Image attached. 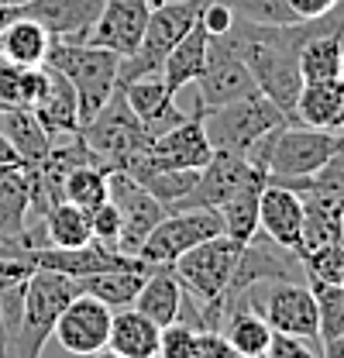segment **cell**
Listing matches in <instances>:
<instances>
[{
  "label": "cell",
  "instance_id": "cell-1",
  "mask_svg": "<svg viewBox=\"0 0 344 358\" xmlns=\"http://www.w3.org/2000/svg\"><path fill=\"white\" fill-rule=\"evenodd\" d=\"M76 293H80V279H69L52 268H31V275L24 279V307H21L17 331L10 334L7 358H42L59 313L66 310V303Z\"/></svg>",
  "mask_w": 344,
  "mask_h": 358
},
{
  "label": "cell",
  "instance_id": "cell-2",
  "mask_svg": "<svg viewBox=\"0 0 344 358\" xmlns=\"http://www.w3.org/2000/svg\"><path fill=\"white\" fill-rule=\"evenodd\" d=\"M45 62L55 66L73 83L76 96H80V117H83V124L89 117H96L100 107L121 87V55H114V52H107L100 45L59 42V38H52Z\"/></svg>",
  "mask_w": 344,
  "mask_h": 358
},
{
  "label": "cell",
  "instance_id": "cell-3",
  "mask_svg": "<svg viewBox=\"0 0 344 358\" xmlns=\"http://www.w3.org/2000/svg\"><path fill=\"white\" fill-rule=\"evenodd\" d=\"M80 138L107 173H131V166L141 162L148 155V145H152V138L145 134L141 121L128 107L121 87L100 107V114L89 117L80 128Z\"/></svg>",
  "mask_w": 344,
  "mask_h": 358
},
{
  "label": "cell",
  "instance_id": "cell-4",
  "mask_svg": "<svg viewBox=\"0 0 344 358\" xmlns=\"http://www.w3.org/2000/svg\"><path fill=\"white\" fill-rule=\"evenodd\" d=\"M200 117H203V131L210 138L214 152H234V155H248L265 134H272L289 121L265 93H252L224 107L200 110Z\"/></svg>",
  "mask_w": 344,
  "mask_h": 358
},
{
  "label": "cell",
  "instance_id": "cell-5",
  "mask_svg": "<svg viewBox=\"0 0 344 358\" xmlns=\"http://www.w3.org/2000/svg\"><path fill=\"white\" fill-rule=\"evenodd\" d=\"M203 3L207 0H162V3H155L148 10V24H145V35H141L138 52L128 55V59H121V87L131 83V80L162 73L166 55L196 24Z\"/></svg>",
  "mask_w": 344,
  "mask_h": 358
},
{
  "label": "cell",
  "instance_id": "cell-6",
  "mask_svg": "<svg viewBox=\"0 0 344 358\" xmlns=\"http://www.w3.org/2000/svg\"><path fill=\"white\" fill-rule=\"evenodd\" d=\"M241 241L227 238V234H217V238H207L193 248H186L175 262H172V272L182 286L186 296H193L196 303H217L238 268V259H241Z\"/></svg>",
  "mask_w": 344,
  "mask_h": 358
},
{
  "label": "cell",
  "instance_id": "cell-7",
  "mask_svg": "<svg viewBox=\"0 0 344 358\" xmlns=\"http://www.w3.org/2000/svg\"><path fill=\"white\" fill-rule=\"evenodd\" d=\"M224 234V224H220V214L214 207H186V210H169L162 221L155 224V231L145 238V245L138 248V262L148 268H172V262L207 241V238H217Z\"/></svg>",
  "mask_w": 344,
  "mask_h": 358
},
{
  "label": "cell",
  "instance_id": "cell-8",
  "mask_svg": "<svg viewBox=\"0 0 344 358\" xmlns=\"http://www.w3.org/2000/svg\"><path fill=\"white\" fill-rule=\"evenodd\" d=\"M110 203L121 214V238H117V252H124L131 259H138V248L145 245V238L155 231V224L162 221L169 210L162 207L159 196H152L138 179L128 173H110Z\"/></svg>",
  "mask_w": 344,
  "mask_h": 358
},
{
  "label": "cell",
  "instance_id": "cell-9",
  "mask_svg": "<svg viewBox=\"0 0 344 358\" xmlns=\"http://www.w3.org/2000/svg\"><path fill=\"white\" fill-rule=\"evenodd\" d=\"M110 320H114V310L103 300H96L89 293H76L66 303V310L59 313L52 338L59 341L62 352H69L76 358H89L93 352L107 348Z\"/></svg>",
  "mask_w": 344,
  "mask_h": 358
},
{
  "label": "cell",
  "instance_id": "cell-10",
  "mask_svg": "<svg viewBox=\"0 0 344 358\" xmlns=\"http://www.w3.org/2000/svg\"><path fill=\"white\" fill-rule=\"evenodd\" d=\"M196 93H200V110L210 107H224L231 100L252 96L258 93V83L252 69L245 66V59L224 42V38H210V52H207V66L196 76Z\"/></svg>",
  "mask_w": 344,
  "mask_h": 358
},
{
  "label": "cell",
  "instance_id": "cell-11",
  "mask_svg": "<svg viewBox=\"0 0 344 358\" xmlns=\"http://www.w3.org/2000/svg\"><path fill=\"white\" fill-rule=\"evenodd\" d=\"M261 173L258 166H252L245 155L234 152H214V159L200 169V176L193 182V189L172 207V210H186V207H220L234 189H241L248 179Z\"/></svg>",
  "mask_w": 344,
  "mask_h": 358
},
{
  "label": "cell",
  "instance_id": "cell-12",
  "mask_svg": "<svg viewBox=\"0 0 344 358\" xmlns=\"http://www.w3.org/2000/svg\"><path fill=\"white\" fill-rule=\"evenodd\" d=\"M148 10H152L148 0H107L86 42L128 59L141 45L145 24H148Z\"/></svg>",
  "mask_w": 344,
  "mask_h": 358
},
{
  "label": "cell",
  "instance_id": "cell-13",
  "mask_svg": "<svg viewBox=\"0 0 344 358\" xmlns=\"http://www.w3.org/2000/svg\"><path fill=\"white\" fill-rule=\"evenodd\" d=\"M121 93H124L128 107L134 110V117L141 121V128H145L148 138H159V134H166L169 128L182 124V121L189 117V114L175 103V93H172L169 83L162 80V73L131 80V83L121 87Z\"/></svg>",
  "mask_w": 344,
  "mask_h": 358
},
{
  "label": "cell",
  "instance_id": "cell-14",
  "mask_svg": "<svg viewBox=\"0 0 344 358\" xmlns=\"http://www.w3.org/2000/svg\"><path fill=\"white\" fill-rule=\"evenodd\" d=\"M258 234H265L268 241L296 252L303 238V196L296 189L265 179L261 200H258Z\"/></svg>",
  "mask_w": 344,
  "mask_h": 358
},
{
  "label": "cell",
  "instance_id": "cell-15",
  "mask_svg": "<svg viewBox=\"0 0 344 358\" xmlns=\"http://www.w3.org/2000/svg\"><path fill=\"white\" fill-rule=\"evenodd\" d=\"M148 155L162 169H203L214 159V145L203 131V117L189 114L182 124L169 128L166 134L152 138Z\"/></svg>",
  "mask_w": 344,
  "mask_h": 358
},
{
  "label": "cell",
  "instance_id": "cell-16",
  "mask_svg": "<svg viewBox=\"0 0 344 358\" xmlns=\"http://www.w3.org/2000/svg\"><path fill=\"white\" fill-rule=\"evenodd\" d=\"M107 0H31L21 7L24 17L38 21L59 42H86Z\"/></svg>",
  "mask_w": 344,
  "mask_h": 358
},
{
  "label": "cell",
  "instance_id": "cell-17",
  "mask_svg": "<svg viewBox=\"0 0 344 358\" xmlns=\"http://www.w3.org/2000/svg\"><path fill=\"white\" fill-rule=\"evenodd\" d=\"M31 110H35V117L42 121V128L52 134V138L80 134V128H83L76 90H73V83H69L55 66H48V62H42V90H38Z\"/></svg>",
  "mask_w": 344,
  "mask_h": 358
},
{
  "label": "cell",
  "instance_id": "cell-18",
  "mask_svg": "<svg viewBox=\"0 0 344 358\" xmlns=\"http://www.w3.org/2000/svg\"><path fill=\"white\" fill-rule=\"evenodd\" d=\"M28 262L35 268L62 272V275H69V279H83V275H93V272L131 266V262H138V259H131V255L117 252V248H107V245H100V241H89V245H80V248H52V245L28 248Z\"/></svg>",
  "mask_w": 344,
  "mask_h": 358
},
{
  "label": "cell",
  "instance_id": "cell-19",
  "mask_svg": "<svg viewBox=\"0 0 344 358\" xmlns=\"http://www.w3.org/2000/svg\"><path fill=\"white\" fill-rule=\"evenodd\" d=\"M303 196V238L296 255L324 245H344V193L300 189Z\"/></svg>",
  "mask_w": 344,
  "mask_h": 358
},
{
  "label": "cell",
  "instance_id": "cell-20",
  "mask_svg": "<svg viewBox=\"0 0 344 358\" xmlns=\"http://www.w3.org/2000/svg\"><path fill=\"white\" fill-rule=\"evenodd\" d=\"M31 200H28V179L17 162H0V241L35 248L31 234Z\"/></svg>",
  "mask_w": 344,
  "mask_h": 358
},
{
  "label": "cell",
  "instance_id": "cell-21",
  "mask_svg": "<svg viewBox=\"0 0 344 358\" xmlns=\"http://www.w3.org/2000/svg\"><path fill=\"white\" fill-rule=\"evenodd\" d=\"M293 121L306 128H324V131H344V80H317L303 83Z\"/></svg>",
  "mask_w": 344,
  "mask_h": 358
},
{
  "label": "cell",
  "instance_id": "cell-22",
  "mask_svg": "<svg viewBox=\"0 0 344 358\" xmlns=\"http://www.w3.org/2000/svg\"><path fill=\"white\" fill-rule=\"evenodd\" d=\"M0 134L14 148L21 166H38L45 155L52 152V141H55L42 128V121L35 117L31 107H7V110H0Z\"/></svg>",
  "mask_w": 344,
  "mask_h": 358
},
{
  "label": "cell",
  "instance_id": "cell-23",
  "mask_svg": "<svg viewBox=\"0 0 344 358\" xmlns=\"http://www.w3.org/2000/svg\"><path fill=\"white\" fill-rule=\"evenodd\" d=\"M207 52H210V31L196 17V24L175 42V48L162 62V80L169 83L172 93H182L189 83H196V76L207 66Z\"/></svg>",
  "mask_w": 344,
  "mask_h": 358
},
{
  "label": "cell",
  "instance_id": "cell-24",
  "mask_svg": "<svg viewBox=\"0 0 344 358\" xmlns=\"http://www.w3.org/2000/svg\"><path fill=\"white\" fill-rule=\"evenodd\" d=\"M131 307L138 313H145L148 320H155L159 327L179 320L182 317V286H179L175 272L172 268H152Z\"/></svg>",
  "mask_w": 344,
  "mask_h": 358
},
{
  "label": "cell",
  "instance_id": "cell-25",
  "mask_svg": "<svg viewBox=\"0 0 344 358\" xmlns=\"http://www.w3.org/2000/svg\"><path fill=\"white\" fill-rule=\"evenodd\" d=\"M159 324L148 320L145 313L134 307H121L110 320V334H107V348L121 352L124 358H155L159 352Z\"/></svg>",
  "mask_w": 344,
  "mask_h": 358
},
{
  "label": "cell",
  "instance_id": "cell-26",
  "mask_svg": "<svg viewBox=\"0 0 344 358\" xmlns=\"http://www.w3.org/2000/svg\"><path fill=\"white\" fill-rule=\"evenodd\" d=\"M265 179H268L265 173H255L241 189H234V193L217 207L220 224H224V234L234 238V241H241V245H248L258 234V200H261Z\"/></svg>",
  "mask_w": 344,
  "mask_h": 358
},
{
  "label": "cell",
  "instance_id": "cell-27",
  "mask_svg": "<svg viewBox=\"0 0 344 358\" xmlns=\"http://www.w3.org/2000/svg\"><path fill=\"white\" fill-rule=\"evenodd\" d=\"M148 268L141 262H131V266L121 268H107V272H93V275H83L80 279V293H89L96 300H103L110 310H121V307H131L141 282H145Z\"/></svg>",
  "mask_w": 344,
  "mask_h": 358
},
{
  "label": "cell",
  "instance_id": "cell-28",
  "mask_svg": "<svg viewBox=\"0 0 344 358\" xmlns=\"http://www.w3.org/2000/svg\"><path fill=\"white\" fill-rule=\"evenodd\" d=\"M220 331H224V338L231 341V348H234L238 355H265V352H268V341H272V334H275V331L268 327V320H265L252 303H245V300H238L231 310L224 313Z\"/></svg>",
  "mask_w": 344,
  "mask_h": 358
},
{
  "label": "cell",
  "instance_id": "cell-29",
  "mask_svg": "<svg viewBox=\"0 0 344 358\" xmlns=\"http://www.w3.org/2000/svg\"><path fill=\"white\" fill-rule=\"evenodd\" d=\"M48 42H52V35L45 31L38 21L17 14L0 31V59L17 62V66H42L45 55H48Z\"/></svg>",
  "mask_w": 344,
  "mask_h": 358
},
{
  "label": "cell",
  "instance_id": "cell-30",
  "mask_svg": "<svg viewBox=\"0 0 344 358\" xmlns=\"http://www.w3.org/2000/svg\"><path fill=\"white\" fill-rule=\"evenodd\" d=\"M42 234L45 245L52 248H80L93 241V227H89V214L80 210L69 200H55L42 214Z\"/></svg>",
  "mask_w": 344,
  "mask_h": 358
},
{
  "label": "cell",
  "instance_id": "cell-31",
  "mask_svg": "<svg viewBox=\"0 0 344 358\" xmlns=\"http://www.w3.org/2000/svg\"><path fill=\"white\" fill-rule=\"evenodd\" d=\"M62 200L76 203L80 210L93 214L100 203L110 200V173L100 162H80L62 179Z\"/></svg>",
  "mask_w": 344,
  "mask_h": 358
},
{
  "label": "cell",
  "instance_id": "cell-32",
  "mask_svg": "<svg viewBox=\"0 0 344 358\" xmlns=\"http://www.w3.org/2000/svg\"><path fill=\"white\" fill-rule=\"evenodd\" d=\"M42 90V66H17L0 59V100L7 107H31Z\"/></svg>",
  "mask_w": 344,
  "mask_h": 358
},
{
  "label": "cell",
  "instance_id": "cell-33",
  "mask_svg": "<svg viewBox=\"0 0 344 358\" xmlns=\"http://www.w3.org/2000/svg\"><path fill=\"white\" fill-rule=\"evenodd\" d=\"M317 300V338L320 345L344 334V282H306Z\"/></svg>",
  "mask_w": 344,
  "mask_h": 358
},
{
  "label": "cell",
  "instance_id": "cell-34",
  "mask_svg": "<svg viewBox=\"0 0 344 358\" xmlns=\"http://www.w3.org/2000/svg\"><path fill=\"white\" fill-rule=\"evenodd\" d=\"M306 282H341L344 275V245H324L300 255Z\"/></svg>",
  "mask_w": 344,
  "mask_h": 358
},
{
  "label": "cell",
  "instance_id": "cell-35",
  "mask_svg": "<svg viewBox=\"0 0 344 358\" xmlns=\"http://www.w3.org/2000/svg\"><path fill=\"white\" fill-rule=\"evenodd\" d=\"M196 334L200 331L193 324H186L182 317L166 324L159 331V352H155V358H193V352H196Z\"/></svg>",
  "mask_w": 344,
  "mask_h": 358
},
{
  "label": "cell",
  "instance_id": "cell-36",
  "mask_svg": "<svg viewBox=\"0 0 344 358\" xmlns=\"http://www.w3.org/2000/svg\"><path fill=\"white\" fill-rule=\"evenodd\" d=\"M89 227H93V241L107 245V248H117V238H121V214L117 207L107 200L100 203L93 214H89Z\"/></svg>",
  "mask_w": 344,
  "mask_h": 358
},
{
  "label": "cell",
  "instance_id": "cell-37",
  "mask_svg": "<svg viewBox=\"0 0 344 358\" xmlns=\"http://www.w3.org/2000/svg\"><path fill=\"white\" fill-rule=\"evenodd\" d=\"M234 21H238V14H234V7H231L227 0H207L203 10H200V24L210 31V38L227 35V31L234 28Z\"/></svg>",
  "mask_w": 344,
  "mask_h": 358
},
{
  "label": "cell",
  "instance_id": "cell-38",
  "mask_svg": "<svg viewBox=\"0 0 344 358\" xmlns=\"http://www.w3.org/2000/svg\"><path fill=\"white\" fill-rule=\"evenodd\" d=\"M193 358H238V352L231 348V341L224 338V331L207 327V331L196 334V352H193Z\"/></svg>",
  "mask_w": 344,
  "mask_h": 358
},
{
  "label": "cell",
  "instance_id": "cell-39",
  "mask_svg": "<svg viewBox=\"0 0 344 358\" xmlns=\"http://www.w3.org/2000/svg\"><path fill=\"white\" fill-rule=\"evenodd\" d=\"M268 358H320L313 348H310V341H303V338H289V334H272V341H268Z\"/></svg>",
  "mask_w": 344,
  "mask_h": 358
},
{
  "label": "cell",
  "instance_id": "cell-40",
  "mask_svg": "<svg viewBox=\"0 0 344 358\" xmlns=\"http://www.w3.org/2000/svg\"><path fill=\"white\" fill-rule=\"evenodd\" d=\"M31 262H28V255H0V293L7 289V286H14V282H21V279H28L31 275Z\"/></svg>",
  "mask_w": 344,
  "mask_h": 358
},
{
  "label": "cell",
  "instance_id": "cell-41",
  "mask_svg": "<svg viewBox=\"0 0 344 358\" xmlns=\"http://www.w3.org/2000/svg\"><path fill=\"white\" fill-rule=\"evenodd\" d=\"M338 3H341V0H289V7H293V14H296L300 21H317V17H327Z\"/></svg>",
  "mask_w": 344,
  "mask_h": 358
},
{
  "label": "cell",
  "instance_id": "cell-42",
  "mask_svg": "<svg viewBox=\"0 0 344 358\" xmlns=\"http://www.w3.org/2000/svg\"><path fill=\"white\" fill-rule=\"evenodd\" d=\"M320 358H344V334L324 341V345H320Z\"/></svg>",
  "mask_w": 344,
  "mask_h": 358
},
{
  "label": "cell",
  "instance_id": "cell-43",
  "mask_svg": "<svg viewBox=\"0 0 344 358\" xmlns=\"http://www.w3.org/2000/svg\"><path fill=\"white\" fill-rule=\"evenodd\" d=\"M7 348H10V331H7V320L0 310V358H7Z\"/></svg>",
  "mask_w": 344,
  "mask_h": 358
},
{
  "label": "cell",
  "instance_id": "cell-44",
  "mask_svg": "<svg viewBox=\"0 0 344 358\" xmlns=\"http://www.w3.org/2000/svg\"><path fill=\"white\" fill-rule=\"evenodd\" d=\"M17 14H21V7H3V3H0V31H3V28H7Z\"/></svg>",
  "mask_w": 344,
  "mask_h": 358
},
{
  "label": "cell",
  "instance_id": "cell-45",
  "mask_svg": "<svg viewBox=\"0 0 344 358\" xmlns=\"http://www.w3.org/2000/svg\"><path fill=\"white\" fill-rule=\"evenodd\" d=\"M0 162H17V155H14V148L7 145V138L0 134ZM21 166V162H17Z\"/></svg>",
  "mask_w": 344,
  "mask_h": 358
},
{
  "label": "cell",
  "instance_id": "cell-46",
  "mask_svg": "<svg viewBox=\"0 0 344 358\" xmlns=\"http://www.w3.org/2000/svg\"><path fill=\"white\" fill-rule=\"evenodd\" d=\"M89 358H124L121 352H114V348H100V352H93Z\"/></svg>",
  "mask_w": 344,
  "mask_h": 358
},
{
  "label": "cell",
  "instance_id": "cell-47",
  "mask_svg": "<svg viewBox=\"0 0 344 358\" xmlns=\"http://www.w3.org/2000/svg\"><path fill=\"white\" fill-rule=\"evenodd\" d=\"M3 7H24V3H31V0H0Z\"/></svg>",
  "mask_w": 344,
  "mask_h": 358
},
{
  "label": "cell",
  "instance_id": "cell-48",
  "mask_svg": "<svg viewBox=\"0 0 344 358\" xmlns=\"http://www.w3.org/2000/svg\"><path fill=\"white\" fill-rule=\"evenodd\" d=\"M238 358H268V355H238Z\"/></svg>",
  "mask_w": 344,
  "mask_h": 358
},
{
  "label": "cell",
  "instance_id": "cell-49",
  "mask_svg": "<svg viewBox=\"0 0 344 358\" xmlns=\"http://www.w3.org/2000/svg\"><path fill=\"white\" fill-rule=\"evenodd\" d=\"M0 110H7V103H3V100H0Z\"/></svg>",
  "mask_w": 344,
  "mask_h": 358
},
{
  "label": "cell",
  "instance_id": "cell-50",
  "mask_svg": "<svg viewBox=\"0 0 344 358\" xmlns=\"http://www.w3.org/2000/svg\"><path fill=\"white\" fill-rule=\"evenodd\" d=\"M341 80H344V66H341Z\"/></svg>",
  "mask_w": 344,
  "mask_h": 358
},
{
  "label": "cell",
  "instance_id": "cell-51",
  "mask_svg": "<svg viewBox=\"0 0 344 358\" xmlns=\"http://www.w3.org/2000/svg\"><path fill=\"white\" fill-rule=\"evenodd\" d=\"M341 282H344V275H341Z\"/></svg>",
  "mask_w": 344,
  "mask_h": 358
}]
</instances>
